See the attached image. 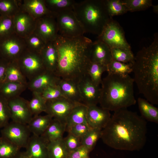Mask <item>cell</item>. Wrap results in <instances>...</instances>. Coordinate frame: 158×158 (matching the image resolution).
I'll list each match as a JSON object with an SVG mask.
<instances>
[{"instance_id": "cell-1", "label": "cell", "mask_w": 158, "mask_h": 158, "mask_svg": "<svg viewBox=\"0 0 158 158\" xmlns=\"http://www.w3.org/2000/svg\"><path fill=\"white\" fill-rule=\"evenodd\" d=\"M147 133L146 121L136 112L123 109L114 111L102 130L101 138L115 150L139 151L145 144Z\"/></svg>"}, {"instance_id": "cell-2", "label": "cell", "mask_w": 158, "mask_h": 158, "mask_svg": "<svg viewBox=\"0 0 158 158\" xmlns=\"http://www.w3.org/2000/svg\"><path fill=\"white\" fill-rule=\"evenodd\" d=\"M54 42L58 55L56 74L78 83L85 75L92 41L84 35L69 38L59 34Z\"/></svg>"}, {"instance_id": "cell-3", "label": "cell", "mask_w": 158, "mask_h": 158, "mask_svg": "<svg viewBox=\"0 0 158 158\" xmlns=\"http://www.w3.org/2000/svg\"><path fill=\"white\" fill-rule=\"evenodd\" d=\"M134 82L139 93L152 104H158V36L139 50L132 63Z\"/></svg>"}, {"instance_id": "cell-4", "label": "cell", "mask_w": 158, "mask_h": 158, "mask_svg": "<svg viewBox=\"0 0 158 158\" xmlns=\"http://www.w3.org/2000/svg\"><path fill=\"white\" fill-rule=\"evenodd\" d=\"M134 83L129 75L108 73L101 84L100 107L114 112L135 105L137 101L134 94Z\"/></svg>"}, {"instance_id": "cell-5", "label": "cell", "mask_w": 158, "mask_h": 158, "mask_svg": "<svg viewBox=\"0 0 158 158\" xmlns=\"http://www.w3.org/2000/svg\"><path fill=\"white\" fill-rule=\"evenodd\" d=\"M73 11L85 33L99 36L111 17L105 0H85L75 2Z\"/></svg>"}, {"instance_id": "cell-6", "label": "cell", "mask_w": 158, "mask_h": 158, "mask_svg": "<svg viewBox=\"0 0 158 158\" xmlns=\"http://www.w3.org/2000/svg\"><path fill=\"white\" fill-rule=\"evenodd\" d=\"M98 39L106 44L110 49L118 48L131 51V48L125 37L122 27L111 18Z\"/></svg>"}, {"instance_id": "cell-7", "label": "cell", "mask_w": 158, "mask_h": 158, "mask_svg": "<svg viewBox=\"0 0 158 158\" xmlns=\"http://www.w3.org/2000/svg\"><path fill=\"white\" fill-rule=\"evenodd\" d=\"M56 23L59 35L73 38L84 35V31L73 9H67L56 14Z\"/></svg>"}, {"instance_id": "cell-8", "label": "cell", "mask_w": 158, "mask_h": 158, "mask_svg": "<svg viewBox=\"0 0 158 158\" xmlns=\"http://www.w3.org/2000/svg\"><path fill=\"white\" fill-rule=\"evenodd\" d=\"M2 128V137L20 149L25 148L31 133L27 124L12 121Z\"/></svg>"}, {"instance_id": "cell-9", "label": "cell", "mask_w": 158, "mask_h": 158, "mask_svg": "<svg viewBox=\"0 0 158 158\" xmlns=\"http://www.w3.org/2000/svg\"><path fill=\"white\" fill-rule=\"evenodd\" d=\"M17 61L22 72L28 81L46 70L40 53L21 55Z\"/></svg>"}, {"instance_id": "cell-10", "label": "cell", "mask_w": 158, "mask_h": 158, "mask_svg": "<svg viewBox=\"0 0 158 158\" xmlns=\"http://www.w3.org/2000/svg\"><path fill=\"white\" fill-rule=\"evenodd\" d=\"M62 97L46 102L45 112L53 118L66 124V121L74 107L78 104Z\"/></svg>"}, {"instance_id": "cell-11", "label": "cell", "mask_w": 158, "mask_h": 158, "mask_svg": "<svg viewBox=\"0 0 158 158\" xmlns=\"http://www.w3.org/2000/svg\"><path fill=\"white\" fill-rule=\"evenodd\" d=\"M7 101L12 121L27 124L33 117L28 101L20 96Z\"/></svg>"}, {"instance_id": "cell-12", "label": "cell", "mask_w": 158, "mask_h": 158, "mask_svg": "<svg viewBox=\"0 0 158 158\" xmlns=\"http://www.w3.org/2000/svg\"><path fill=\"white\" fill-rule=\"evenodd\" d=\"M83 103L87 106L97 105L100 96V87L85 74L78 83Z\"/></svg>"}, {"instance_id": "cell-13", "label": "cell", "mask_w": 158, "mask_h": 158, "mask_svg": "<svg viewBox=\"0 0 158 158\" xmlns=\"http://www.w3.org/2000/svg\"><path fill=\"white\" fill-rule=\"evenodd\" d=\"M60 79L55 73L45 70L28 81L27 88L32 92L40 93L48 87L58 84Z\"/></svg>"}, {"instance_id": "cell-14", "label": "cell", "mask_w": 158, "mask_h": 158, "mask_svg": "<svg viewBox=\"0 0 158 158\" xmlns=\"http://www.w3.org/2000/svg\"><path fill=\"white\" fill-rule=\"evenodd\" d=\"M87 122L92 128L102 130L107 125L111 117L110 111L97 105L87 106Z\"/></svg>"}, {"instance_id": "cell-15", "label": "cell", "mask_w": 158, "mask_h": 158, "mask_svg": "<svg viewBox=\"0 0 158 158\" xmlns=\"http://www.w3.org/2000/svg\"><path fill=\"white\" fill-rule=\"evenodd\" d=\"M90 60L106 66L112 59L111 49L105 43L98 39L92 43L89 51Z\"/></svg>"}, {"instance_id": "cell-16", "label": "cell", "mask_w": 158, "mask_h": 158, "mask_svg": "<svg viewBox=\"0 0 158 158\" xmlns=\"http://www.w3.org/2000/svg\"><path fill=\"white\" fill-rule=\"evenodd\" d=\"M47 143L40 136H31L25 147L29 158H49Z\"/></svg>"}, {"instance_id": "cell-17", "label": "cell", "mask_w": 158, "mask_h": 158, "mask_svg": "<svg viewBox=\"0 0 158 158\" xmlns=\"http://www.w3.org/2000/svg\"><path fill=\"white\" fill-rule=\"evenodd\" d=\"M40 54L46 69L55 73L58 55L54 41L46 43Z\"/></svg>"}, {"instance_id": "cell-18", "label": "cell", "mask_w": 158, "mask_h": 158, "mask_svg": "<svg viewBox=\"0 0 158 158\" xmlns=\"http://www.w3.org/2000/svg\"><path fill=\"white\" fill-rule=\"evenodd\" d=\"M58 85L63 97L75 103H83L77 83L61 78Z\"/></svg>"}, {"instance_id": "cell-19", "label": "cell", "mask_w": 158, "mask_h": 158, "mask_svg": "<svg viewBox=\"0 0 158 158\" xmlns=\"http://www.w3.org/2000/svg\"><path fill=\"white\" fill-rule=\"evenodd\" d=\"M42 20L39 28L41 37L46 43L54 41L59 35L56 22L51 16L46 17Z\"/></svg>"}, {"instance_id": "cell-20", "label": "cell", "mask_w": 158, "mask_h": 158, "mask_svg": "<svg viewBox=\"0 0 158 158\" xmlns=\"http://www.w3.org/2000/svg\"><path fill=\"white\" fill-rule=\"evenodd\" d=\"M66 124L53 118L44 133L40 136L47 143L62 139L66 131Z\"/></svg>"}, {"instance_id": "cell-21", "label": "cell", "mask_w": 158, "mask_h": 158, "mask_svg": "<svg viewBox=\"0 0 158 158\" xmlns=\"http://www.w3.org/2000/svg\"><path fill=\"white\" fill-rule=\"evenodd\" d=\"M53 119L51 116L47 114L34 116L27 125L32 135L41 136L47 128Z\"/></svg>"}, {"instance_id": "cell-22", "label": "cell", "mask_w": 158, "mask_h": 158, "mask_svg": "<svg viewBox=\"0 0 158 158\" xmlns=\"http://www.w3.org/2000/svg\"><path fill=\"white\" fill-rule=\"evenodd\" d=\"M27 88V85L5 82L0 85V95L7 100L18 96Z\"/></svg>"}, {"instance_id": "cell-23", "label": "cell", "mask_w": 158, "mask_h": 158, "mask_svg": "<svg viewBox=\"0 0 158 158\" xmlns=\"http://www.w3.org/2000/svg\"><path fill=\"white\" fill-rule=\"evenodd\" d=\"M87 106L83 103L77 104L67 118L66 130L68 128L75 124L82 123L88 124L87 121Z\"/></svg>"}, {"instance_id": "cell-24", "label": "cell", "mask_w": 158, "mask_h": 158, "mask_svg": "<svg viewBox=\"0 0 158 158\" xmlns=\"http://www.w3.org/2000/svg\"><path fill=\"white\" fill-rule=\"evenodd\" d=\"M137 101L141 116L145 120L158 124V108L142 98H138Z\"/></svg>"}, {"instance_id": "cell-25", "label": "cell", "mask_w": 158, "mask_h": 158, "mask_svg": "<svg viewBox=\"0 0 158 158\" xmlns=\"http://www.w3.org/2000/svg\"><path fill=\"white\" fill-rule=\"evenodd\" d=\"M11 82L27 85V79L22 72L17 60L9 62L3 82Z\"/></svg>"}, {"instance_id": "cell-26", "label": "cell", "mask_w": 158, "mask_h": 158, "mask_svg": "<svg viewBox=\"0 0 158 158\" xmlns=\"http://www.w3.org/2000/svg\"><path fill=\"white\" fill-rule=\"evenodd\" d=\"M107 71V66L98 63L89 61L85 74L96 85L99 86L102 82V75Z\"/></svg>"}, {"instance_id": "cell-27", "label": "cell", "mask_w": 158, "mask_h": 158, "mask_svg": "<svg viewBox=\"0 0 158 158\" xmlns=\"http://www.w3.org/2000/svg\"><path fill=\"white\" fill-rule=\"evenodd\" d=\"M25 7L29 12L37 16H56V14L51 11L47 7L44 1L38 0L29 1L26 3Z\"/></svg>"}, {"instance_id": "cell-28", "label": "cell", "mask_w": 158, "mask_h": 158, "mask_svg": "<svg viewBox=\"0 0 158 158\" xmlns=\"http://www.w3.org/2000/svg\"><path fill=\"white\" fill-rule=\"evenodd\" d=\"M49 158H67L69 154L65 145L63 138L47 143Z\"/></svg>"}, {"instance_id": "cell-29", "label": "cell", "mask_w": 158, "mask_h": 158, "mask_svg": "<svg viewBox=\"0 0 158 158\" xmlns=\"http://www.w3.org/2000/svg\"><path fill=\"white\" fill-rule=\"evenodd\" d=\"M32 97L28 101V106L33 116L39 115L42 112H45L47 101L42 96L41 93L33 92Z\"/></svg>"}, {"instance_id": "cell-30", "label": "cell", "mask_w": 158, "mask_h": 158, "mask_svg": "<svg viewBox=\"0 0 158 158\" xmlns=\"http://www.w3.org/2000/svg\"><path fill=\"white\" fill-rule=\"evenodd\" d=\"M20 148L3 137H0V158H15Z\"/></svg>"}, {"instance_id": "cell-31", "label": "cell", "mask_w": 158, "mask_h": 158, "mask_svg": "<svg viewBox=\"0 0 158 158\" xmlns=\"http://www.w3.org/2000/svg\"><path fill=\"white\" fill-rule=\"evenodd\" d=\"M3 54L9 61L17 60L21 55V48L15 41L9 40L6 41L2 46Z\"/></svg>"}, {"instance_id": "cell-32", "label": "cell", "mask_w": 158, "mask_h": 158, "mask_svg": "<svg viewBox=\"0 0 158 158\" xmlns=\"http://www.w3.org/2000/svg\"><path fill=\"white\" fill-rule=\"evenodd\" d=\"M102 130L92 128L81 138L82 145L90 152L95 147L98 140L101 138Z\"/></svg>"}, {"instance_id": "cell-33", "label": "cell", "mask_w": 158, "mask_h": 158, "mask_svg": "<svg viewBox=\"0 0 158 158\" xmlns=\"http://www.w3.org/2000/svg\"><path fill=\"white\" fill-rule=\"evenodd\" d=\"M132 63H123L112 59L107 66L108 73L129 75L132 71Z\"/></svg>"}, {"instance_id": "cell-34", "label": "cell", "mask_w": 158, "mask_h": 158, "mask_svg": "<svg viewBox=\"0 0 158 158\" xmlns=\"http://www.w3.org/2000/svg\"><path fill=\"white\" fill-rule=\"evenodd\" d=\"M105 2L108 14L111 18L128 11L121 0H105Z\"/></svg>"}, {"instance_id": "cell-35", "label": "cell", "mask_w": 158, "mask_h": 158, "mask_svg": "<svg viewBox=\"0 0 158 158\" xmlns=\"http://www.w3.org/2000/svg\"><path fill=\"white\" fill-rule=\"evenodd\" d=\"M128 11L145 10L152 6L151 0H121Z\"/></svg>"}, {"instance_id": "cell-36", "label": "cell", "mask_w": 158, "mask_h": 158, "mask_svg": "<svg viewBox=\"0 0 158 158\" xmlns=\"http://www.w3.org/2000/svg\"><path fill=\"white\" fill-rule=\"evenodd\" d=\"M111 49L112 59L123 63H132L134 59L132 51L118 48Z\"/></svg>"}, {"instance_id": "cell-37", "label": "cell", "mask_w": 158, "mask_h": 158, "mask_svg": "<svg viewBox=\"0 0 158 158\" xmlns=\"http://www.w3.org/2000/svg\"><path fill=\"white\" fill-rule=\"evenodd\" d=\"M75 1L73 0H48L45 1L56 14L64 10L73 9Z\"/></svg>"}, {"instance_id": "cell-38", "label": "cell", "mask_w": 158, "mask_h": 158, "mask_svg": "<svg viewBox=\"0 0 158 158\" xmlns=\"http://www.w3.org/2000/svg\"><path fill=\"white\" fill-rule=\"evenodd\" d=\"M11 119L7 100L0 95V128L6 125Z\"/></svg>"}, {"instance_id": "cell-39", "label": "cell", "mask_w": 158, "mask_h": 158, "mask_svg": "<svg viewBox=\"0 0 158 158\" xmlns=\"http://www.w3.org/2000/svg\"><path fill=\"white\" fill-rule=\"evenodd\" d=\"M40 93L46 101L53 100L63 97L58 84L48 87Z\"/></svg>"}, {"instance_id": "cell-40", "label": "cell", "mask_w": 158, "mask_h": 158, "mask_svg": "<svg viewBox=\"0 0 158 158\" xmlns=\"http://www.w3.org/2000/svg\"><path fill=\"white\" fill-rule=\"evenodd\" d=\"M92 128L88 124L82 123L73 125L67 128L66 131L68 133L82 138Z\"/></svg>"}, {"instance_id": "cell-41", "label": "cell", "mask_w": 158, "mask_h": 158, "mask_svg": "<svg viewBox=\"0 0 158 158\" xmlns=\"http://www.w3.org/2000/svg\"><path fill=\"white\" fill-rule=\"evenodd\" d=\"M65 147L69 153L82 145L81 138L76 137L71 133L63 138Z\"/></svg>"}, {"instance_id": "cell-42", "label": "cell", "mask_w": 158, "mask_h": 158, "mask_svg": "<svg viewBox=\"0 0 158 158\" xmlns=\"http://www.w3.org/2000/svg\"><path fill=\"white\" fill-rule=\"evenodd\" d=\"M15 23L17 31L23 33L25 32L28 28L30 24V20L27 16L21 15L16 18Z\"/></svg>"}, {"instance_id": "cell-43", "label": "cell", "mask_w": 158, "mask_h": 158, "mask_svg": "<svg viewBox=\"0 0 158 158\" xmlns=\"http://www.w3.org/2000/svg\"><path fill=\"white\" fill-rule=\"evenodd\" d=\"M90 152L86 148L82 145L70 152L67 158H85L89 157Z\"/></svg>"}, {"instance_id": "cell-44", "label": "cell", "mask_w": 158, "mask_h": 158, "mask_svg": "<svg viewBox=\"0 0 158 158\" xmlns=\"http://www.w3.org/2000/svg\"><path fill=\"white\" fill-rule=\"evenodd\" d=\"M12 25L11 19L6 18L0 22V35H3L7 33L11 29Z\"/></svg>"}, {"instance_id": "cell-45", "label": "cell", "mask_w": 158, "mask_h": 158, "mask_svg": "<svg viewBox=\"0 0 158 158\" xmlns=\"http://www.w3.org/2000/svg\"><path fill=\"white\" fill-rule=\"evenodd\" d=\"M13 3L8 1H0V10L4 12H9L12 11L14 8Z\"/></svg>"}, {"instance_id": "cell-46", "label": "cell", "mask_w": 158, "mask_h": 158, "mask_svg": "<svg viewBox=\"0 0 158 158\" xmlns=\"http://www.w3.org/2000/svg\"><path fill=\"white\" fill-rule=\"evenodd\" d=\"M9 62L7 61H0V85L4 81L6 70Z\"/></svg>"}, {"instance_id": "cell-47", "label": "cell", "mask_w": 158, "mask_h": 158, "mask_svg": "<svg viewBox=\"0 0 158 158\" xmlns=\"http://www.w3.org/2000/svg\"><path fill=\"white\" fill-rule=\"evenodd\" d=\"M15 158H29L25 152H20Z\"/></svg>"}, {"instance_id": "cell-48", "label": "cell", "mask_w": 158, "mask_h": 158, "mask_svg": "<svg viewBox=\"0 0 158 158\" xmlns=\"http://www.w3.org/2000/svg\"><path fill=\"white\" fill-rule=\"evenodd\" d=\"M152 6H153V10L154 11V13H158V5H155V6H153L152 5Z\"/></svg>"}, {"instance_id": "cell-49", "label": "cell", "mask_w": 158, "mask_h": 158, "mask_svg": "<svg viewBox=\"0 0 158 158\" xmlns=\"http://www.w3.org/2000/svg\"><path fill=\"white\" fill-rule=\"evenodd\" d=\"M90 158L89 157H87L86 158Z\"/></svg>"}]
</instances>
